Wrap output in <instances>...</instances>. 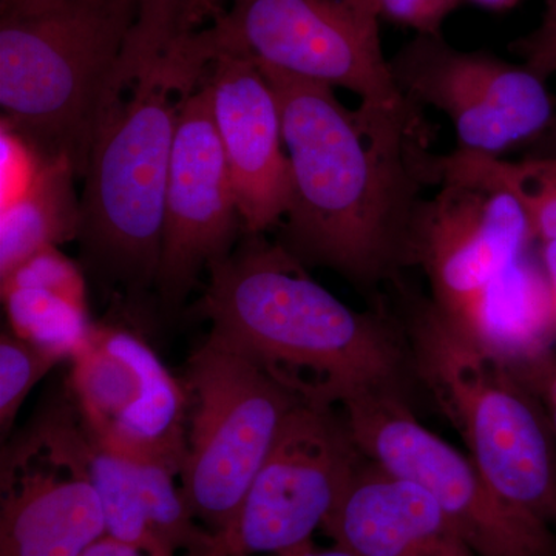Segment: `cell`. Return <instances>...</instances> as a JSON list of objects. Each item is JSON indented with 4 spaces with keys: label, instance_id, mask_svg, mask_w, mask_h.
Segmentation results:
<instances>
[{
    "label": "cell",
    "instance_id": "obj_30",
    "mask_svg": "<svg viewBox=\"0 0 556 556\" xmlns=\"http://www.w3.org/2000/svg\"><path fill=\"white\" fill-rule=\"evenodd\" d=\"M470 2L490 11H507L514 9L519 0H470Z\"/></svg>",
    "mask_w": 556,
    "mask_h": 556
},
{
    "label": "cell",
    "instance_id": "obj_6",
    "mask_svg": "<svg viewBox=\"0 0 556 556\" xmlns=\"http://www.w3.org/2000/svg\"><path fill=\"white\" fill-rule=\"evenodd\" d=\"M192 396L181 492L197 521L232 522L291 409L305 401L248 354L208 334L189 358Z\"/></svg>",
    "mask_w": 556,
    "mask_h": 556
},
{
    "label": "cell",
    "instance_id": "obj_27",
    "mask_svg": "<svg viewBox=\"0 0 556 556\" xmlns=\"http://www.w3.org/2000/svg\"><path fill=\"white\" fill-rule=\"evenodd\" d=\"M541 265L546 273L548 289H551L552 314L551 324H548L547 343L556 345V240L546 241L540 244Z\"/></svg>",
    "mask_w": 556,
    "mask_h": 556
},
{
    "label": "cell",
    "instance_id": "obj_23",
    "mask_svg": "<svg viewBox=\"0 0 556 556\" xmlns=\"http://www.w3.org/2000/svg\"><path fill=\"white\" fill-rule=\"evenodd\" d=\"M64 362L51 351L17 338L10 331L0 336V431L9 437L25 399L50 369Z\"/></svg>",
    "mask_w": 556,
    "mask_h": 556
},
{
    "label": "cell",
    "instance_id": "obj_11",
    "mask_svg": "<svg viewBox=\"0 0 556 556\" xmlns=\"http://www.w3.org/2000/svg\"><path fill=\"white\" fill-rule=\"evenodd\" d=\"M0 495V556H83L108 535L75 402L3 445Z\"/></svg>",
    "mask_w": 556,
    "mask_h": 556
},
{
    "label": "cell",
    "instance_id": "obj_1",
    "mask_svg": "<svg viewBox=\"0 0 556 556\" xmlns=\"http://www.w3.org/2000/svg\"><path fill=\"white\" fill-rule=\"evenodd\" d=\"M257 64L276 93L291 167L277 243L378 302L415 268L417 218L438 186L422 109L353 112L332 87Z\"/></svg>",
    "mask_w": 556,
    "mask_h": 556
},
{
    "label": "cell",
    "instance_id": "obj_2",
    "mask_svg": "<svg viewBox=\"0 0 556 556\" xmlns=\"http://www.w3.org/2000/svg\"><path fill=\"white\" fill-rule=\"evenodd\" d=\"M193 306L211 336L268 368L305 401L338 407L364 393L412 397L407 340L382 299L356 311L318 285L265 233H241L211 263Z\"/></svg>",
    "mask_w": 556,
    "mask_h": 556
},
{
    "label": "cell",
    "instance_id": "obj_17",
    "mask_svg": "<svg viewBox=\"0 0 556 556\" xmlns=\"http://www.w3.org/2000/svg\"><path fill=\"white\" fill-rule=\"evenodd\" d=\"M10 331L72 361L89 340L83 269L58 248L43 249L0 278Z\"/></svg>",
    "mask_w": 556,
    "mask_h": 556
},
{
    "label": "cell",
    "instance_id": "obj_25",
    "mask_svg": "<svg viewBox=\"0 0 556 556\" xmlns=\"http://www.w3.org/2000/svg\"><path fill=\"white\" fill-rule=\"evenodd\" d=\"M382 20L412 28L416 35L441 36L445 20L460 5L457 0H378Z\"/></svg>",
    "mask_w": 556,
    "mask_h": 556
},
{
    "label": "cell",
    "instance_id": "obj_22",
    "mask_svg": "<svg viewBox=\"0 0 556 556\" xmlns=\"http://www.w3.org/2000/svg\"><path fill=\"white\" fill-rule=\"evenodd\" d=\"M222 0H135L137 20L123 56L146 60L218 16Z\"/></svg>",
    "mask_w": 556,
    "mask_h": 556
},
{
    "label": "cell",
    "instance_id": "obj_10",
    "mask_svg": "<svg viewBox=\"0 0 556 556\" xmlns=\"http://www.w3.org/2000/svg\"><path fill=\"white\" fill-rule=\"evenodd\" d=\"M364 457L343 413L300 402L285 419L232 522L212 533L208 556L306 551Z\"/></svg>",
    "mask_w": 556,
    "mask_h": 556
},
{
    "label": "cell",
    "instance_id": "obj_18",
    "mask_svg": "<svg viewBox=\"0 0 556 556\" xmlns=\"http://www.w3.org/2000/svg\"><path fill=\"white\" fill-rule=\"evenodd\" d=\"M76 179L65 161H46L30 188L9 206L0 207V278L43 249L78 240Z\"/></svg>",
    "mask_w": 556,
    "mask_h": 556
},
{
    "label": "cell",
    "instance_id": "obj_4",
    "mask_svg": "<svg viewBox=\"0 0 556 556\" xmlns=\"http://www.w3.org/2000/svg\"><path fill=\"white\" fill-rule=\"evenodd\" d=\"M417 386L456 428L468 456L511 506L556 532V438L540 399L506 354L455 327L405 277L383 291Z\"/></svg>",
    "mask_w": 556,
    "mask_h": 556
},
{
    "label": "cell",
    "instance_id": "obj_16",
    "mask_svg": "<svg viewBox=\"0 0 556 556\" xmlns=\"http://www.w3.org/2000/svg\"><path fill=\"white\" fill-rule=\"evenodd\" d=\"M321 529L356 556H478L430 493L368 457Z\"/></svg>",
    "mask_w": 556,
    "mask_h": 556
},
{
    "label": "cell",
    "instance_id": "obj_14",
    "mask_svg": "<svg viewBox=\"0 0 556 556\" xmlns=\"http://www.w3.org/2000/svg\"><path fill=\"white\" fill-rule=\"evenodd\" d=\"M207 76V75H206ZM243 233L206 79L179 115L172 149L156 295L181 308L203 269L228 257Z\"/></svg>",
    "mask_w": 556,
    "mask_h": 556
},
{
    "label": "cell",
    "instance_id": "obj_28",
    "mask_svg": "<svg viewBox=\"0 0 556 556\" xmlns=\"http://www.w3.org/2000/svg\"><path fill=\"white\" fill-rule=\"evenodd\" d=\"M83 556H152L139 548L105 535L98 540Z\"/></svg>",
    "mask_w": 556,
    "mask_h": 556
},
{
    "label": "cell",
    "instance_id": "obj_13",
    "mask_svg": "<svg viewBox=\"0 0 556 556\" xmlns=\"http://www.w3.org/2000/svg\"><path fill=\"white\" fill-rule=\"evenodd\" d=\"M68 387L87 430L118 452L167 457L182 468L189 394L144 339L98 324L72 358Z\"/></svg>",
    "mask_w": 556,
    "mask_h": 556
},
{
    "label": "cell",
    "instance_id": "obj_12",
    "mask_svg": "<svg viewBox=\"0 0 556 556\" xmlns=\"http://www.w3.org/2000/svg\"><path fill=\"white\" fill-rule=\"evenodd\" d=\"M405 100L433 108L455 127L460 150L503 156L526 149L547 129L556 101L525 64L450 46L444 36L416 35L390 58Z\"/></svg>",
    "mask_w": 556,
    "mask_h": 556
},
{
    "label": "cell",
    "instance_id": "obj_19",
    "mask_svg": "<svg viewBox=\"0 0 556 556\" xmlns=\"http://www.w3.org/2000/svg\"><path fill=\"white\" fill-rule=\"evenodd\" d=\"M118 453L134 467L150 526L166 554L175 556L178 551H185L188 556H208L214 535L201 529L181 489L175 484L181 467L152 453Z\"/></svg>",
    "mask_w": 556,
    "mask_h": 556
},
{
    "label": "cell",
    "instance_id": "obj_3",
    "mask_svg": "<svg viewBox=\"0 0 556 556\" xmlns=\"http://www.w3.org/2000/svg\"><path fill=\"white\" fill-rule=\"evenodd\" d=\"M214 24L146 60L121 56L91 134L80 192L84 266L139 302L155 285L179 115L217 58Z\"/></svg>",
    "mask_w": 556,
    "mask_h": 556
},
{
    "label": "cell",
    "instance_id": "obj_21",
    "mask_svg": "<svg viewBox=\"0 0 556 556\" xmlns=\"http://www.w3.org/2000/svg\"><path fill=\"white\" fill-rule=\"evenodd\" d=\"M477 156L481 166L521 203L533 243L556 240V159L522 156L507 161L482 153Z\"/></svg>",
    "mask_w": 556,
    "mask_h": 556
},
{
    "label": "cell",
    "instance_id": "obj_8",
    "mask_svg": "<svg viewBox=\"0 0 556 556\" xmlns=\"http://www.w3.org/2000/svg\"><path fill=\"white\" fill-rule=\"evenodd\" d=\"M339 407L362 455L430 493L475 554L556 556L555 530L507 503L470 456L424 427L412 397L376 391Z\"/></svg>",
    "mask_w": 556,
    "mask_h": 556
},
{
    "label": "cell",
    "instance_id": "obj_5",
    "mask_svg": "<svg viewBox=\"0 0 556 556\" xmlns=\"http://www.w3.org/2000/svg\"><path fill=\"white\" fill-rule=\"evenodd\" d=\"M135 20V0H2V123L78 179Z\"/></svg>",
    "mask_w": 556,
    "mask_h": 556
},
{
    "label": "cell",
    "instance_id": "obj_15",
    "mask_svg": "<svg viewBox=\"0 0 556 556\" xmlns=\"http://www.w3.org/2000/svg\"><path fill=\"white\" fill-rule=\"evenodd\" d=\"M206 83L243 232L277 229L291 197V167L276 93L257 62L222 46Z\"/></svg>",
    "mask_w": 556,
    "mask_h": 556
},
{
    "label": "cell",
    "instance_id": "obj_24",
    "mask_svg": "<svg viewBox=\"0 0 556 556\" xmlns=\"http://www.w3.org/2000/svg\"><path fill=\"white\" fill-rule=\"evenodd\" d=\"M519 378L540 399L556 438V350L546 343H533L506 354Z\"/></svg>",
    "mask_w": 556,
    "mask_h": 556
},
{
    "label": "cell",
    "instance_id": "obj_9",
    "mask_svg": "<svg viewBox=\"0 0 556 556\" xmlns=\"http://www.w3.org/2000/svg\"><path fill=\"white\" fill-rule=\"evenodd\" d=\"M378 0H232L212 24L219 46L298 78L350 90L361 105L401 109L380 38Z\"/></svg>",
    "mask_w": 556,
    "mask_h": 556
},
{
    "label": "cell",
    "instance_id": "obj_31",
    "mask_svg": "<svg viewBox=\"0 0 556 556\" xmlns=\"http://www.w3.org/2000/svg\"><path fill=\"white\" fill-rule=\"evenodd\" d=\"M280 556H356L348 552L346 548L334 546L329 551L314 552L306 548V551L295 552V554L280 555Z\"/></svg>",
    "mask_w": 556,
    "mask_h": 556
},
{
    "label": "cell",
    "instance_id": "obj_20",
    "mask_svg": "<svg viewBox=\"0 0 556 556\" xmlns=\"http://www.w3.org/2000/svg\"><path fill=\"white\" fill-rule=\"evenodd\" d=\"M86 433L90 478L101 500L108 535L146 554L169 556L150 526L129 459L98 441L87 427Z\"/></svg>",
    "mask_w": 556,
    "mask_h": 556
},
{
    "label": "cell",
    "instance_id": "obj_26",
    "mask_svg": "<svg viewBox=\"0 0 556 556\" xmlns=\"http://www.w3.org/2000/svg\"><path fill=\"white\" fill-rule=\"evenodd\" d=\"M510 51L540 78L556 76V5L547 3L540 25L511 42Z\"/></svg>",
    "mask_w": 556,
    "mask_h": 556
},
{
    "label": "cell",
    "instance_id": "obj_32",
    "mask_svg": "<svg viewBox=\"0 0 556 556\" xmlns=\"http://www.w3.org/2000/svg\"><path fill=\"white\" fill-rule=\"evenodd\" d=\"M547 3H552V5H556V0H547Z\"/></svg>",
    "mask_w": 556,
    "mask_h": 556
},
{
    "label": "cell",
    "instance_id": "obj_29",
    "mask_svg": "<svg viewBox=\"0 0 556 556\" xmlns=\"http://www.w3.org/2000/svg\"><path fill=\"white\" fill-rule=\"evenodd\" d=\"M525 150V159H556V112L547 129Z\"/></svg>",
    "mask_w": 556,
    "mask_h": 556
},
{
    "label": "cell",
    "instance_id": "obj_7",
    "mask_svg": "<svg viewBox=\"0 0 556 556\" xmlns=\"http://www.w3.org/2000/svg\"><path fill=\"white\" fill-rule=\"evenodd\" d=\"M437 193L427 197L417 218L413 263L426 274L438 309L482 339L490 289L535 243L521 203L477 153L437 155Z\"/></svg>",
    "mask_w": 556,
    "mask_h": 556
}]
</instances>
